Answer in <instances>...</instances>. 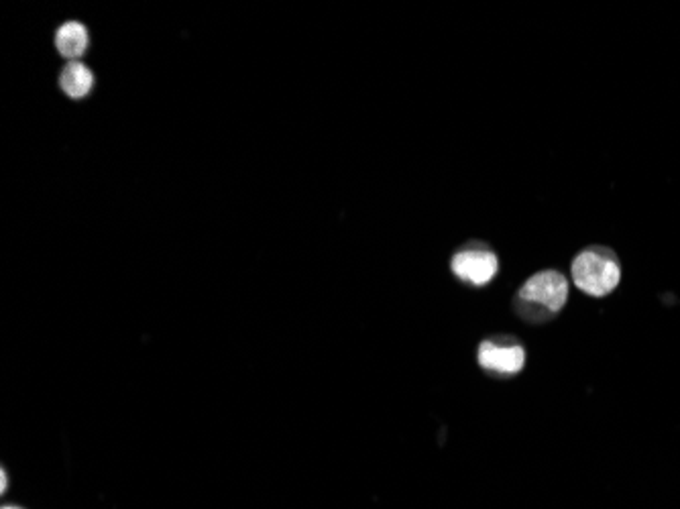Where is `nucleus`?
Returning a JSON list of instances; mask_svg holds the SVG:
<instances>
[{"instance_id":"39448f33","label":"nucleus","mask_w":680,"mask_h":509,"mask_svg":"<svg viewBox=\"0 0 680 509\" xmlns=\"http://www.w3.org/2000/svg\"><path fill=\"white\" fill-rule=\"evenodd\" d=\"M88 31L82 23L70 21L66 25H62L55 33V47L64 55V58L70 60H78L80 55H84V51L88 49Z\"/></svg>"},{"instance_id":"f257e3e1","label":"nucleus","mask_w":680,"mask_h":509,"mask_svg":"<svg viewBox=\"0 0 680 509\" xmlns=\"http://www.w3.org/2000/svg\"><path fill=\"white\" fill-rule=\"evenodd\" d=\"M571 273L575 286L593 298L609 296L621 279L619 261L615 253L605 247H591L579 253Z\"/></svg>"},{"instance_id":"423d86ee","label":"nucleus","mask_w":680,"mask_h":509,"mask_svg":"<svg viewBox=\"0 0 680 509\" xmlns=\"http://www.w3.org/2000/svg\"><path fill=\"white\" fill-rule=\"evenodd\" d=\"M60 86L70 98H84L94 86V74L80 62H70L62 76Z\"/></svg>"},{"instance_id":"7ed1b4c3","label":"nucleus","mask_w":680,"mask_h":509,"mask_svg":"<svg viewBox=\"0 0 680 509\" xmlns=\"http://www.w3.org/2000/svg\"><path fill=\"white\" fill-rule=\"evenodd\" d=\"M452 273L473 286H485L499 269L497 255L487 247H469L452 257Z\"/></svg>"},{"instance_id":"20e7f679","label":"nucleus","mask_w":680,"mask_h":509,"mask_svg":"<svg viewBox=\"0 0 680 509\" xmlns=\"http://www.w3.org/2000/svg\"><path fill=\"white\" fill-rule=\"evenodd\" d=\"M479 365L497 375H516L526 365V351L520 343L485 341L479 347Z\"/></svg>"},{"instance_id":"6e6552de","label":"nucleus","mask_w":680,"mask_h":509,"mask_svg":"<svg viewBox=\"0 0 680 509\" xmlns=\"http://www.w3.org/2000/svg\"><path fill=\"white\" fill-rule=\"evenodd\" d=\"M3 509H25L21 505H3Z\"/></svg>"},{"instance_id":"0eeeda50","label":"nucleus","mask_w":680,"mask_h":509,"mask_svg":"<svg viewBox=\"0 0 680 509\" xmlns=\"http://www.w3.org/2000/svg\"><path fill=\"white\" fill-rule=\"evenodd\" d=\"M7 487H9V475L3 469V471H0V493H7Z\"/></svg>"},{"instance_id":"f03ea898","label":"nucleus","mask_w":680,"mask_h":509,"mask_svg":"<svg viewBox=\"0 0 680 509\" xmlns=\"http://www.w3.org/2000/svg\"><path fill=\"white\" fill-rule=\"evenodd\" d=\"M566 300H569V284H566V277L554 269L530 277L518 294L522 306L538 308L544 314L560 312Z\"/></svg>"}]
</instances>
